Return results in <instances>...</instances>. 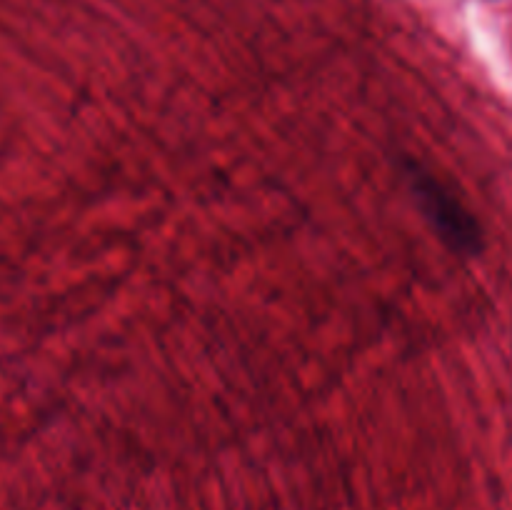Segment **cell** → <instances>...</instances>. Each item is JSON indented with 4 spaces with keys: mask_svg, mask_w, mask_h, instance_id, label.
I'll return each mask as SVG.
<instances>
[{
    "mask_svg": "<svg viewBox=\"0 0 512 510\" xmlns=\"http://www.w3.org/2000/svg\"><path fill=\"white\" fill-rule=\"evenodd\" d=\"M408 178L420 210L430 220L440 240L463 258H475V255L483 253V228H480L478 218L460 203L458 195L438 175H433L428 168L413 163V160L408 163Z\"/></svg>",
    "mask_w": 512,
    "mask_h": 510,
    "instance_id": "cell-1",
    "label": "cell"
}]
</instances>
